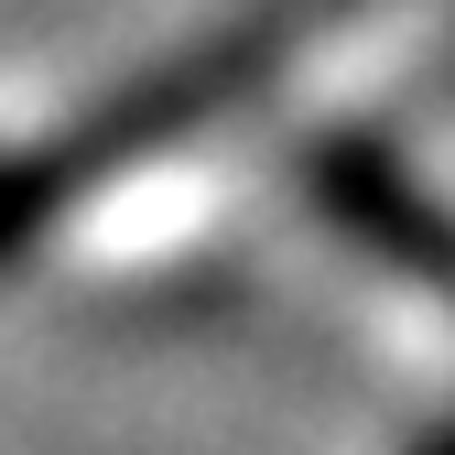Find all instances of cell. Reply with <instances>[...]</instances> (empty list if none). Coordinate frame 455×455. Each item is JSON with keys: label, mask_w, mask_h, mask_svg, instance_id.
<instances>
[{"label": "cell", "mask_w": 455, "mask_h": 455, "mask_svg": "<svg viewBox=\"0 0 455 455\" xmlns=\"http://www.w3.org/2000/svg\"><path fill=\"white\" fill-rule=\"evenodd\" d=\"M54 206H66V174H54V152L0 163V271H12V260H33V239L54 228Z\"/></svg>", "instance_id": "cell-3"}, {"label": "cell", "mask_w": 455, "mask_h": 455, "mask_svg": "<svg viewBox=\"0 0 455 455\" xmlns=\"http://www.w3.org/2000/svg\"><path fill=\"white\" fill-rule=\"evenodd\" d=\"M412 455H455V412H444V423H434V434H423Z\"/></svg>", "instance_id": "cell-4"}, {"label": "cell", "mask_w": 455, "mask_h": 455, "mask_svg": "<svg viewBox=\"0 0 455 455\" xmlns=\"http://www.w3.org/2000/svg\"><path fill=\"white\" fill-rule=\"evenodd\" d=\"M304 206L347 250H369L379 271L423 282V293H455V206L379 131H325V141H304Z\"/></svg>", "instance_id": "cell-2"}, {"label": "cell", "mask_w": 455, "mask_h": 455, "mask_svg": "<svg viewBox=\"0 0 455 455\" xmlns=\"http://www.w3.org/2000/svg\"><path fill=\"white\" fill-rule=\"evenodd\" d=\"M336 12V0H271V12H250V22H228L206 54H185V66H163L152 87H131L108 120H87L66 152H54V174H66V196L87 185V174H108V163H131V152H152V141H174V131H206V120H228L282 54H293L315 22Z\"/></svg>", "instance_id": "cell-1"}]
</instances>
